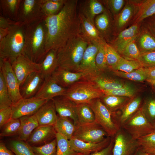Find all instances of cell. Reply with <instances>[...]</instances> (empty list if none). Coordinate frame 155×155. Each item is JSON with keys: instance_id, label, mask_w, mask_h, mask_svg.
Wrapping results in <instances>:
<instances>
[{"instance_id": "cell-55", "label": "cell", "mask_w": 155, "mask_h": 155, "mask_svg": "<svg viewBox=\"0 0 155 155\" xmlns=\"http://www.w3.org/2000/svg\"><path fill=\"white\" fill-rule=\"evenodd\" d=\"M16 22L2 16H0V28H9Z\"/></svg>"}, {"instance_id": "cell-36", "label": "cell", "mask_w": 155, "mask_h": 155, "mask_svg": "<svg viewBox=\"0 0 155 155\" xmlns=\"http://www.w3.org/2000/svg\"><path fill=\"white\" fill-rule=\"evenodd\" d=\"M136 7L134 3L129 2L125 5L118 16L116 21L118 29L123 28L135 14Z\"/></svg>"}, {"instance_id": "cell-59", "label": "cell", "mask_w": 155, "mask_h": 155, "mask_svg": "<svg viewBox=\"0 0 155 155\" xmlns=\"http://www.w3.org/2000/svg\"><path fill=\"white\" fill-rule=\"evenodd\" d=\"M8 29L0 28V40L3 39L7 34Z\"/></svg>"}, {"instance_id": "cell-42", "label": "cell", "mask_w": 155, "mask_h": 155, "mask_svg": "<svg viewBox=\"0 0 155 155\" xmlns=\"http://www.w3.org/2000/svg\"><path fill=\"white\" fill-rule=\"evenodd\" d=\"M137 140L140 147L146 152L148 154H155V129Z\"/></svg>"}, {"instance_id": "cell-56", "label": "cell", "mask_w": 155, "mask_h": 155, "mask_svg": "<svg viewBox=\"0 0 155 155\" xmlns=\"http://www.w3.org/2000/svg\"><path fill=\"white\" fill-rule=\"evenodd\" d=\"M143 70L147 78V80H155V67L144 68Z\"/></svg>"}, {"instance_id": "cell-15", "label": "cell", "mask_w": 155, "mask_h": 155, "mask_svg": "<svg viewBox=\"0 0 155 155\" xmlns=\"http://www.w3.org/2000/svg\"><path fill=\"white\" fill-rule=\"evenodd\" d=\"M56 133L53 126L39 125L33 131L26 142L32 147L41 146L55 139Z\"/></svg>"}, {"instance_id": "cell-37", "label": "cell", "mask_w": 155, "mask_h": 155, "mask_svg": "<svg viewBox=\"0 0 155 155\" xmlns=\"http://www.w3.org/2000/svg\"><path fill=\"white\" fill-rule=\"evenodd\" d=\"M137 45L140 54L155 51V38L148 32H144L139 36Z\"/></svg>"}, {"instance_id": "cell-31", "label": "cell", "mask_w": 155, "mask_h": 155, "mask_svg": "<svg viewBox=\"0 0 155 155\" xmlns=\"http://www.w3.org/2000/svg\"><path fill=\"white\" fill-rule=\"evenodd\" d=\"M68 117H62L58 115L54 127L57 133L62 135L69 140L71 139L75 130V125Z\"/></svg>"}, {"instance_id": "cell-27", "label": "cell", "mask_w": 155, "mask_h": 155, "mask_svg": "<svg viewBox=\"0 0 155 155\" xmlns=\"http://www.w3.org/2000/svg\"><path fill=\"white\" fill-rule=\"evenodd\" d=\"M102 91L113 90L122 87L125 83L99 72L94 76L89 79Z\"/></svg>"}, {"instance_id": "cell-30", "label": "cell", "mask_w": 155, "mask_h": 155, "mask_svg": "<svg viewBox=\"0 0 155 155\" xmlns=\"http://www.w3.org/2000/svg\"><path fill=\"white\" fill-rule=\"evenodd\" d=\"M21 0H0L2 16L16 22Z\"/></svg>"}, {"instance_id": "cell-62", "label": "cell", "mask_w": 155, "mask_h": 155, "mask_svg": "<svg viewBox=\"0 0 155 155\" xmlns=\"http://www.w3.org/2000/svg\"><path fill=\"white\" fill-rule=\"evenodd\" d=\"M148 155H155V154H148Z\"/></svg>"}, {"instance_id": "cell-51", "label": "cell", "mask_w": 155, "mask_h": 155, "mask_svg": "<svg viewBox=\"0 0 155 155\" xmlns=\"http://www.w3.org/2000/svg\"><path fill=\"white\" fill-rule=\"evenodd\" d=\"M138 61L143 67H155V51L140 54Z\"/></svg>"}, {"instance_id": "cell-22", "label": "cell", "mask_w": 155, "mask_h": 155, "mask_svg": "<svg viewBox=\"0 0 155 155\" xmlns=\"http://www.w3.org/2000/svg\"><path fill=\"white\" fill-rule=\"evenodd\" d=\"M52 77L59 85L66 88L86 78V75L83 73L72 72L59 68L54 72Z\"/></svg>"}, {"instance_id": "cell-52", "label": "cell", "mask_w": 155, "mask_h": 155, "mask_svg": "<svg viewBox=\"0 0 155 155\" xmlns=\"http://www.w3.org/2000/svg\"><path fill=\"white\" fill-rule=\"evenodd\" d=\"M103 1L114 15L117 14L123 7L125 1L123 0H108Z\"/></svg>"}, {"instance_id": "cell-32", "label": "cell", "mask_w": 155, "mask_h": 155, "mask_svg": "<svg viewBox=\"0 0 155 155\" xmlns=\"http://www.w3.org/2000/svg\"><path fill=\"white\" fill-rule=\"evenodd\" d=\"M155 14V0L142 1L138 6L133 19L134 24H138L144 19Z\"/></svg>"}, {"instance_id": "cell-20", "label": "cell", "mask_w": 155, "mask_h": 155, "mask_svg": "<svg viewBox=\"0 0 155 155\" xmlns=\"http://www.w3.org/2000/svg\"><path fill=\"white\" fill-rule=\"evenodd\" d=\"M78 14L80 22V35L89 44H100L105 41L95 25L79 12Z\"/></svg>"}, {"instance_id": "cell-40", "label": "cell", "mask_w": 155, "mask_h": 155, "mask_svg": "<svg viewBox=\"0 0 155 155\" xmlns=\"http://www.w3.org/2000/svg\"><path fill=\"white\" fill-rule=\"evenodd\" d=\"M65 1V0H43L42 9L45 18L58 13Z\"/></svg>"}, {"instance_id": "cell-50", "label": "cell", "mask_w": 155, "mask_h": 155, "mask_svg": "<svg viewBox=\"0 0 155 155\" xmlns=\"http://www.w3.org/2000/svg\"><path fill=\"white\" fill-rule=\"evenodd\" d=\"M104 47L106 61L109 69L115 65L121 56L112 46L106 42L104 43Z\"/></svg>"}, {"instance_id": "cell-18", "label": "cell", "mask_w": 155, "mask_h": 155, "mask_svg": "<svg viewBox=\"0 0 155 155\" xmlns=\"http://www.w3.org/2000/svg\"><path fill=\"white\" fill-rule=\"evenodd\" d=\"M52 99L59 116L71 119L75 125L78 123L76 104L64 96H58Z\"/></svg>"}, {"instance_id": "cell-17", "label": "cell", "mask_w": 155, "mask_h": 155, "mask_svg": "<svg viewBox=\"0 0 155 155\" xmlns=\"http://www.w3.org/2000/svg\"><path fill=\"white\" fill-rule=\"evenodd\" d=\"M67 88L59 85L51 76L46 79L34 96L40 99L49 100L64 96Z\"/></svg>"}, {"instance_id": "cell-7", "label": "cell", "mask_w": 155, "mask_h": 155, "mask_svg": "<svg viewBox=\"0 0 155 155\" xmlns=\"http://www.w3.org/2000/svg\"><path fill=\"white\" fill-rule=\"evenodd\" d=\"M43 0H21L16 22L26 26L45 19Z\"/></svg>"}, {"instance_id": "cell-57", "label": "cell", "mask_w": 155, "mask_h": 155, "mask_svg": "<svg viewBox=\"0 0 155 155\" xmlns=\"http://www.w3.org/2000/svg\"><path fill=\"white\" fill-rule=\"evenodd\" d=\"M11 151L8 149L4 144L1 142L0 143V155H15Z\"/></svg>"}, {"instance_id": "cell-2", "label": "cell", "mask_w": 155, "mask_h": 155, "mask_svg": "<svg viewBox=\"0 0 155 155\" xmlns=\"http://www.w3.org/2000/svg\"><path fill=\"white\" fill-rule=\"evenodd\" d=\"M47 34L45 19L25 26V42L22 54L33 62L40 63L47 53L46 50Z\"/></svg>"}, {"instance_id": "cell-24", "label": "cell", "mask_w": 155, "mask_h": 155, "mask_svg": "<svg viewBox=\"0 0 155 155\" xmlns=\"http://www.w3.org/2000/svg\"><path fill=\"white\" fill-rule=\"evenodd\" d=\"M138 24H135L121 31L113 42L112 46L117 51L121 53L129 43L135 40L139 33Z\"/></svg>"}, {"instance_id": "cell-21", "label": "cell", "mask_w": 155, "mask_h": 155, "mask_svg": "<svg viewBox=\"0 0 155 155\" xmlns=\"http://www.w3.org/2000/svg\"><path fill=\"white\" fill-rule=\"evenodd\" d=\"M53 101L48 100L34 114L39 125H50L54 126L57 121V115Z\"/></svg>"}, {"instance_id": "cell-43", "label": "cell", "mask_w": 155, "mask_h": 155, "mask_svg": "<svg viewBox=\"0 0 155 155\" xmlns=\"http://www.w3.org/2000/svg\"><path fill=\"white\" fill-rule=\"evenodd\" d=\"M140 108L147 119L155 127V98L146 99Z\"/></svg>"}, {"instance_id": "cell-28", "label": "cell", "mask_w": 155, "mask_h": 155, "mask_svg": "<svg viewBox=\"0 0 155 155\" xmlns=\"http://www.w3.org/2000/svg\"><path fill=\"white\" fill-rule=\"evenodd\" d=\"M21 125L17 134L18 139L26 142L33 131L39 125L34 115L20 118Z\"/></svg>"}, {"instance_id": "cell-16", "label": "cell", "mask_w": 155, "mask_h": 155, "mask_svg": "<svg viewBox=\"0 0 155 155\" xmlns=\"http://www.w3.org/2000/svg\"><path fill=\"white\" fill-rule=\"evenodd\" d=\"M44 80L40 71L30 74L20 86V92L22 98H27L34 97Z\"/></svg>"}, {"instance_id": "cell-10", "label": "cell", "mask_w": 155, "mask_h": 155, "mask_svg": "<svg viewBox=\"0 0 155 155\" xmlns=\"http://www.w3.org/2000/svg\"><path fill=\"white\" fill-rule=\"evenodd\" d=\"M114 137L113 155H132L140 147L137 140L122 128Z\"/></svg>"}, {"instance_id": "cell-63", "label": "cell", "mask_w": 155, "mask_h": 155, "mask_svg": "<svg viewBox=\"0 0 155 155\" xmlns=\"http://www.w3.org/2000/svg\"><path fill=\"white\" fill-rule=\"evenodd\" d=\"M154 26L155 27V22H154Z\"/></svg>"}, {"instance_id": "cell-1", "label": "cell", "mask_w": 155, "mask_h": 155, "mask_svg": "<svg viewBox=\"0 0 155 155\" xmlns=\"http://www.w3.org/2000/svg\"><path fill=\"white\" fill-rule=\"evenodd\" d=\"M77 0H65L57 13L46 17L47 30L46 50L57 51L70 39L79 35L80 22Z\"/></svg>"}, {"instance_id": "cell-61", "label": "cell", "mask_w": 155, "mask_h": 155, "mask_svg": "<svg viewBox=\"0 0 155 155\" xmlns=\"http://www.w3.org/2000/svg\"><path fill=\"white\" fill-rule=\"evenodd\" d=\"M77 155H90V154H86L82 153H78Z\"/></svg>"}, {"instance_id": "cell-46", "label": "cell", "mask_w": 155, "mask_h": 155, "mask_svg": "<svg viewBox=\"0 0 155 155\" xmlns=\"http://www.w3.org/2000/svg\"><path fill=\"white\" fill-rule=\"evenodd\" d=\"M12 104L3 75L0 71V109L11 106Z\"/></svg>"}, {"instance_id": "cell-26", "label": "cell", "mask_w": 155, "mask_h": 155, "mask_svg": "<svg viewBox=\"0 0 155 155\" xmlns=\"http://www.w3.org/2000/svg\"><path fill=\"white\" fill-rule=\"evenodd\" d=\"M111 20L106 10L97 16L94 20V25L102 38L105 41H111L112 32Z\"/></svg>"}, {"instance_id": "cell-29", "label": "cell", "mask_w": 155, "mask_h": 155, "mask_svg": "<svg viewBox=\"0 0 155 155\" xmlns=\"http://www.w3.org/2000/svg\"><path fill=\"white\" fill-rule=\"evenodd\" d=\"M40 63V71L44 79L51 76L58 67L57 51H49Z\"/></svg>"}, {"instance_id": "cell-41", "label": "cell", "mask_w": 155, "mask_h": 155, "mask_svg": "<svg viewBox=\"0 0 155 155\" xmlns=\"http://www.w3.org/2000/svg\"><path fill=\"white\" fill-rule=\"evenodd\" d=\"M103 91L104 95H113L130 98L135 94L137 90L133 85L126 83L122 87Z\"/></svg>"}, {"instance_id": "cell-45", "label": "cell", "mask_w": 155, "mask_h": 155, "mask_svg": "<svg viewBox=\"0 0 155 155\" xmlns=\"http://www.w3.org/2000/svg\"><path fill=\"white\" fill-rule=\"evenodd\" d=\"M113 72L115 75L133 81L141 82L147 79L142 67L129 73L119 71H113Z\"/></svg>"}, {"instance_id": "cell-3", "label": "cell", "mask_w": 155, "mask_h": 155, "mask_svg": "<svg viewBox=\"0 0 155 155\" xmlns=\"http://www.w3.org/2000/svg\"><path fill=\"white\" fill-rule=\"evenodd\" d=\"M88 44L80 34L70 39L57 51V68L77 72Z\"/></svg>"}, {"instance_id": "cell-58", "label": "cell", "mask_w": 155, "mask_h": 155, "mask_svg": "<svg viewBox=\"0 0 155 155\" xmlns=\"http://www.w3.org/2000/svg\"><path fill=\"white\" fill-rule=\"evenodd\" d=\"M132 155H148V154L139 147Z\"/></svg>"}, {"instance_id": "cell-53", "label": "cell", "mask_w": 155, "mask_h": 155, "mask_svg": "<svg viewBox=\"0 0 155 155\" xmlns=\"http://www.w3.org/2000/svg\"><path fill=\"white\" fill-rule=\"evenodd\" d=\"M12 117L11 106L0 109V129L12 119Z\"/></svg>"}, {"instance_id": "cell-49", "label": "cell", "mask_w": 155, "mask_h": 155, "mask_svg": "<svg viewBox=\"0 0 155 155\" xmlns=\"http://www.w3.org/2000/svg\"><path fill=\"white\" fill-rule=\"evenodd\" d=\"M135 40H133L127 45L121 53L125 59L138 60L140 53Z\"/></svg>"}, {"instance_id": "cell-34", "label": "cell", "mask_w": 155, "mask_h": 155, "mask_svg": "<svg viewBox=\"0 0 155 155\" xmlns=\"http://www.w3.org/2000/svg\"><path fill=\"white\" fill-rule=\"evenodd\" d=\"M76 111L78 121V124L95 122L94 113L88 103L76 104Z\"/></svg>"}, {"instance_id": "cell-8", "label": "cell", "mask_w": 155, "mask_h": 155, "mask_svg": "<svg viewBox=\"0 0 155 155\" xmlns=\"http://www.w3.org/2000/svg\"><path fill=\"white\" fill-rule=\"evenodd\" d=\"M121 128L133 138L137 140L155 129V127L145 117L141 108Z\"/></svg>"}, {"instance_id": "cell-19", "label": "cell", "mask_w": 155, "mask_h": 155, "mask_svg": "<svg viewBox=\"0 0 155 155\" xmlns=\"http://www.w3.org/2000/svg\"><path fill=\"white\" fill-rule=\"evenodd\" d=\"M111 137H108L103 141L98 143L84 142L72 137L69 140L72 148L77 153L90 154L104 149L109 144Z\"/></svg>"}, {"instance_id": "cell-33", "label": "cell", "mask_w": 155, "mask_h": 155, "mask_svg": "<svg viewBox=\"0 0 155 155\" xmlns=\"http://www.w3.org/2000/svg\"><path fill=\"white\" fill-rule=\"evenodd\" d=\"M102 102L112 113L121 109L129 100V98L104 95L100 98Z\"/></svg>"}, {"instance_id": "cell-14", "label": "cell", "mask_w": 155, "mask_h": 155, "mask_svg": "<svg viewBox=\"0 0 155 155\" xmlns=\"http://www.w3.org/2000/svg\"><path fill=\"white\" fill-rule=\"evenodd\" d=\"M11 65L20 86L30 74L41 70L40 63L33 62L23 54L19 56Z\"/></svg>"}, {"instance_id": "cell-25", "label": "cell", "mask_w": 155, "mask_h": 155, "mask_svg": "<svg viewBox=\"0 0 155 155\" xmlns=\"http://www.w3.org/2000/svg\"><path fill=\"white\" fill-rule=\"evenodd\" d=\"M142 100L140 96L133 98L129 100L123 107L119 115L115 113V118L121 128L140 109Z\"/></svg>"}, {"instance_id": "cell-60", "label": "cell", "mask_w": 155, "mask_h": 155, "mask_svg": "<svg viewBox=\"0 0 155 155\" xmlns=\"http://www.w3.org/2000/svg\"><path fill=\"white\" fill-rule=\"evenodd\" d=\"M146 81L153 86L155 87V80H147Z\"/></svg>"}, {"instance_id": "cell-38", "label": "cell", "mask_w": 155, "mask_h": 155, "mask_svg": "<svg viewBox=\"0 0 155 155\" xmlns=\"http://www.w3.org/2000/svg\"><path fill=\"white\" fill-rule=\"evenodd\" d=\"M142 67L138 61L128 59L121 57L115 65L109 69L113 71H119L129 73Z\"/></svg>"}, {"instance_id": "cell-6", "label": "cell", "mask_w": 155, "mask_h": 155, "mask_svg": "<svg viewBox=\"0 0 155 155\" xmlns=\"http://www.w3.org/2000/svg\"><path fill=\"white\" fill-rule=\"evenodd\" d=\"M88 104L94 113L95 122L101 126L108 136L114 137L121 128L112 113L103 104L100 98L92 100Z\"/></svg>"}, {"instance_id": "cell-54", "label": "cell", "mask_w": 155, "mask_h": 155, "mask_svg": "<svg viewBox=\"0 0 155 155\" xmlns=\"http://www.w3.org/2000/svg\"><path fill=\"white\" fill-rule=\"evenodd\" d=\"M114 137H111L110 142L107 146L99 151L92 153L90 155H113V150L114 143Z\"/></svg>"}, {"instance_id": "cell-35", "label": "cell", "mask_w": 155, "mask_h": 155, "mask_svg": "<svg viewBox=\"0 0 155 155\" xmlns=\"http://www.w3.org/2000/svg\"><path fill=\"white\" fill-rule=\"evenodd\" d=\"M9 148L15 155H35L32 147L26 142L18 138L10 140Z\"/></svg>"}, {"instance_id": "cell-47", "label": "cell", "mask_w": 155, "mask_h": 155, "mask_svg": "<svg viewBox=\"0 0 155 155\" xmlns=\"http://www.w3.org/2000/svg\"><path fill=\"white\" fill-rule=\"evenodd\" d=\"M35 155H56L57 142L56 138L43 145L32 147Z\"/></svg>"}, {"instance_id": "cell-12", "label": "cell", "mask_w": 155, "mask_h": 155, "mask_svg": "<svg viewBox=\"0 0 155 155\" xmlns=\"http://www.w3.org/2000/svg\"><path fill=\"white\" fill-rule=\"evenodd\" d=\"M48 100L33 97L22 98L11 106L12 119H19L25 116L34 115Z\"/></svg>"}, {"instance_id": "cell-23", "label": "cell", "mask_w": 155, "mask_h": 155, "mask_svg": "<svg viewBox=\"0 0 155 155\" xmlns=\"http://www.w3.org/2000/svg\"><path fill=\"white\" fill-rule=\"evenodd\" d=\"M78 9L79 12L94 25L95 17L106 10L101 2L97 0L82 1L78 5Z\"/></svg>"}, {"instance_id": "cell-11", "label": "cell", "mask_w": 155, "mask_h": 155, "mask_svg": "<svg viewBox=\"0 0 155 155\" xmlns=\"http://www.w3.org/2000/svg\"><path fill=\"white\" fill-rule=\"evenodd\" d=\"M0 71L3 75L13 104L15 103L22 98L19 83L11 63L7 61L0 59Z\"/></svg>"}, {"instance_id": "cell-44", "label": "cell", "mask_w": 155, "mask_h": 155, "mask_svg": "<svg viewBox=\"0 0 155 155\" xmlns=\"http://www.w3.org/2000/svg\"><path fill=\"white\" fill-rule=\"evenodd\" d=\"M20 125L19 119H11L1 129L0 137L9 136L17 134Z\"/></svg>"}, {"instance_id": "cell-9", "label": "cell", "mask_w": 155, "mask_h": 155, "mask_svg": "<svg viewBox=\"0 0 155 155\" xmlns=\"http://www.w3.org/2000/svg\"><path fill=\"white\" fill-rule=\"evenodd\" d=\"M108 136L103 128L95 122L77 124L72 137L85 142L96 143Z\"/></svg>"}, {"instance_id": "cell-39", "label": "cell", "mask_w": 155, "mask_h": 155, "mask_svg": "<svg viewBox=\"0 0 155 155\" xmlns=\"http://www.w3.org/2000/svg\"><path fill=\"white\" fill-rule=\"evenodd\" d=\"M57 142L56 155H77L78 153L72 148L69 140L58 133L56 135Z\"/></svg>"}, {"instance_id": "cell-13", "label": "cell", "mask_w": 155, "mask_h": 155, "mask_svg": "<svg viewBox=\"0 0 155 155\" xmlns=\"http://www.w3.org/2000/svg\"><path fill=\"white\" fill-rule=\"evenodd\" d=\"M100 44H89L84 53L77 72L85 74L86 79L94 76L99 73L96 66L95 58Z\"/></svg>"}, {"instance_id": "cell-4", "label": "cell", "mask_w": 155, "mask_h": 155, "mask_svg": "<svg viewBox=\"0 0 155 155\" xmlns=\"http://www.w3.org/2000/svg\"><path fill=\"white\" fill-rule=\"evenodd\" d=\"M25 26L16 22L8 29L7 34L0 40V59L11 64L23 53L25 42Z\"/></svg>"}, {"instance_id": "cell-48", "label": "cell", "mask_w": 155, "mask_h": 155, "mask_svg": "<svg viewBox=\"0 0 155 155\" xmlns=\"http://www.w3.org/2000/svg\"><path fill=\"white\" fill-rule=\"evenodd\" d=\"M104 41L100 44L98 50L95 58V63L98 71L102 72L108 68L107 65L105 55L104 43Z\"/></svg>"}, {"instance_id": "cell-5", "label": "cell", "mask_w": 155, "mask_h": 155, "mask_svg": "<svg viewBox=\"0 0 155 155\" xmlns=\"http://www.w3.org/2000/svg\"><path fill=\"white\" fill-rule=\"evenodd\" d=\"M103 91L90 80L84 79L67 88L64 96L76 104L88 103L104 95Z\"/></svg>"}]
</instances>
